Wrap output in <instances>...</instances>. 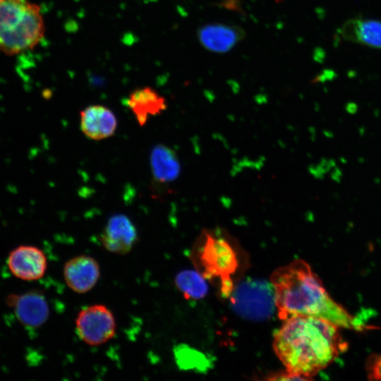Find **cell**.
Returning <instances> with one entry per match:
<instances>
[{
  "mask_svg": "<svg viewBox=\"0 0 381 381\" xmlns=\"http://www.w3.org/2000/svg\"><path fill=\"white\" fill-rule=\"evenodd\" d=\"M276 310L280 319L310 316L339 327L356 328L353 318L328 294L318 276L303 260L297 259L275 270L271 276Z\"/></svg>",
  "mask_w": 381,
  "mask_h": 381,
  "instance_id": "cell-2",
  "label": "cell"
},
{
  "mask_svg": "<svg viewBox=\"0 0 381 381\" xmlns=\"http://www.w3.org/2000/svg\"><path fill=\"white\" fill-rule=\"evenodd\" d=\"M8 304L20 322L26 327L37 328L47 320L49 315L48 303L42 293L29 291L20 296L8 297Z\"/></svg>",
  "mask_w": 381,
  "mask_h": 381,
  "instance_id": "cell-10",
  "label": "cell"
},
{
  "mask_svg": "<svg viewBox=\"0 0 381 381\" xmlns=\"http://www.w3.org/2000/svg\"><path fill=\"white\" fill-rule=\"evenodd\" d=\"M198 36L200 44L214 53H226L234 48L244 37L238 27L221 23H211L202 26Z\"/></svg>",
  "mask_w": 381,
  "mask_h": 381,
  "instance_id": "cell-12",
  "label": "cell"
},
{
  "mask_svg": "<svg viewBox=\"0 0 381 381\" xmlns=\"http://www.w3.org/2000/svg\"><path fill=\"white\" fill-rule=\"evenodd\" d=\"M44 32L38 5L28 0L0 1V52L11 55L30 50L41 42Z\"/></svg>",
  "mask_w": 381,
  "mask_h": 381,
  "instance_id": "cell-3",
  "label": "cell"
},
{
  "mask_svg": "<svg viewBox=\"0 0 381 381\" xmlns=\"http://www.w3.org/2000/svg\"><path fill=\"white\" fill-rule=\"evenodd\" d=\"M338 327L315 317L290 318L274 334V352L287 370L310 380L346 350Z\"/></svg>",
  "mask_w": 381,
  "mask_h": 381,
  "instance_id": "cell-1",
  "label": "cell"
},
{
  "mask_svg": "<svg viewBox=\"0 0 381 381\" xmlns=\"http://www.w3.org/2000/svg\"><path fill=\"white\" fill-rule=\"evenodd\" d=\"M175 284L188 298H200L205 296L207 286L202 277L193 270H183L175 278Z\"/></svg>",
  "mask_w": 381,
  "mask_h": 381,
  "instance_id": "cell-16",
  "label": "cell"
},
{
  "mask_svg": "<svg viewBox=\"0 0 381 381\" xmlns=\"http://www.w3.org/2000/svg\"><path fill=\"white\" fill-rule=\"evenodd\" d=\"M152 174L155 182L169 183L181 173V164L176 153L168 146L157 145L150 154Z\"/></svg>",
  "mask_w": 381,
  "mask_h": 381,
  "instance_id": "cell-15",
  "label": "cell"
},
{
  "mask_svg": "<svg viewBox=\"0 0 381 381\" xmlns=\"http://www.w3.org/2000/svg\"><path fill=\"white\" fill-rule=\"evenodd\" d=\"M138 240V232L134 224L123 214L111 216L100 235L104 248L110 253L119 255L130 252Z\"/></svg>",
  "mask_w": 381,
  "mask_h": 381,
  "instance_id": "cell-8",
  "label": "cell"
},
{
  "mask_svg": "<svg viewBox=\"0 0 381 381\" xmlns=\"http://www.w3.org/2000/svg\"><path fill=\"white\" fill-rule=\"evenodd\" d=\"M340 32L346 40L381 49V21L353 18L342 25Z\"/></svg>",
  "mask_w": 381,
  "mask_h": 381,
  "instance_id": "cell-14",
  "label": "cell"
},
{
  "mask_svg": "<svg viewBox=\"0 0 381 381\" xmlns=\"http://www.w3.org/2000/svg\"><path fill=\"white\" fill-rule=\"evenodd\" d=\"M193 258L202 275L218 277L222 282L224 294H231L232 284L230 274L237 267L234 250L229 241L215 232L204 231L198 239Z\"/></svg>",
  "mask_w": 381,
  "mask_h": 381,
  "instance_id": "cell-4",
  "label": "cell"
},
{
  "mask_svg": "<svg viewBox=\"0 0 381 381\" xmlns=\"http://www.w3.org/2000/svg\"><path fill=\"white\" fill-rule=\"evenodd\" d=\"M231 293L233 308L246 319H267L276 310L274 291L271 282L248 279L238 285Z\"/></svg>",
  "mask_w": 381,
  "mask_h": 381,
  "instance_id": "cell-5",
  "label": "cell"
},
{
  "mask_svg": "<svg viewBox=\"0 0 381 381\" xmlns=\"http://www.w3.org/2000/svg\"><path fill=\"white\" fill-rule=\"evenodd\" d=\"M2 1V0H0V1Z\"/></svg>",
  "mask_w": 381,
  "mask_h": 381,
  "instance_id": "cell-19",
  "label": "cell"
},
{
  "mask_svg": "<svg viewBox=\"0 0 381 381\" xmlns=\"http://www.w3.org/2000/svg\"><path fill=\"white\" fill-rule=\"evenodd\" d=\"M63 275L70 289L78 294H85L97 283L100 277V267L94 258L80 255L66 262Z\"/></svg>",
  "mask_w": 381,
  "mask_h": 381,
  "instance_id": "cell-9",
  "label": "cell"
},
{
  "mask_svg": "<svg viewBox=\"0 0 381 381\" xmlns=\"http://www.w3.org/2000/svg\"><path fill=\"white\" fill-rule=\"evenodd\" d=\"M10 272L17 278L35 281L42 278L47 269L44 252L33 246H20L8 255L6 261Z\"/></svg>",
  "mask_w": 381,
  "mask_h": 381,
  "instance_id": "cell-7",
  "label": "cell"
},
{
  "mask_svg": "<svg viewBox=\"0 0 381 381\" xmlns=\"http://www.w3.org/2000/svg\"><path fill=\"white\" fill-rule=\"evenodd\" d=\"M126 104L140 126L146 124L150 116L160 115L167 108L166 99L150 87L134 90L129 94Z\"/></svg>",
  "mask_w": 381,
  "mask_h": 381,
  "instance_id": "cell-13",
  "label": "cell"
},
{
  "mask_svg": "<svg viewBox=\"0 0 381 381\" xmlns=\"http://www.w3.org/2000/svg\"><path fill=\"white\" fill-rule=\"evenodd\" d=\"M80 127L88 138L101 140L115 133L117 119L108 107L100 104L90 105L80 113Z\"/></svg>",
  "mask_w": 381,
  "mask_h": 381,
  "instance_id": "cell-11",
  "label": "cell"
},
{
  "mask_svg": "<svg viewBox=\"0 0 381 381\" xmlns=\"http://www.w3.org/2000/svg\"><path fill=\"white\" fill-rule=\"evenodd\" d=\"M79 338L90 346H99L111 340L116 332V322L111 310L102 304L83 308L75 319Z\"/></svg>",
  "mask_w": 381,
  "mask_h": 381,
  "instance_id": "cell-6",
  "label": "cell"
},
{
  "mask_svg": "<svg viewBox=\"0 0 381 381\" xmlns=\"http://www.w3.org/2000/svg\"><path fill=\"white\" fill-rule=\"evenodd\" d=\"M370 375L381 379V356L375 360L370 367Z\"/></svg>",
  "mask_w": 381,
  "mask_h": 381,
  "instance_id": "cell-18",
  "label": "cell"
},
{
  "mask_svg": "<svg viewBox=\"0 0 381 381\" xmlns=\"http://www.w3.org/2000/svg\"><path fill=\"white\" fill-rule=\"evenodd\" d=\"M267 379L270 380H307L305 377L297 374H294L287 370H286L285 372L274 374Z\"/></svg>",
  "mask_w": 381,
  "mask_h": 381,
  "instance_id": "cell-17",
  "label": "cell"
}]
</instances>
